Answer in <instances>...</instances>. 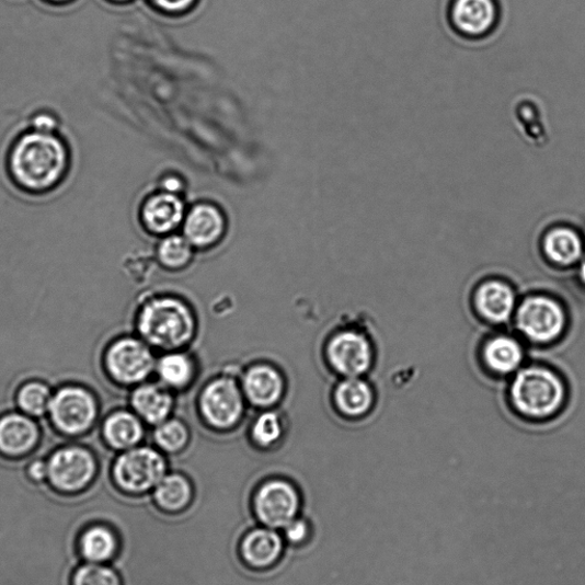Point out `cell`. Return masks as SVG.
<instances>
[{"label": "cell", "instance_id": "obj_1", "mask_svg": "<svg viewBox=\"0 0 585 585\" xmlns=\"http://www.w3.org/2000/svg\"><path fill=\"white\" fill-rule=\"evenodd\" d=\"M67 151L60 139L51 133L33 131L15 146L11 167L13 175L30 190H46L64 174Z\"/></svg>", "mask_w": 585, "mask_h": 585}, {"label": "cell", "instance_id": "obj_2", "mask_svg": "<svg viewBox=\"0 0 585 585\" xmlns=\"http://www.w3.org/2000/svg\"><path fill=\"white\" fill-rule=\"evenodd\" d=\"M138 330L151 347L174 352L194 337L195 318L192 310L177 299H153L141 309Z\"/></svg>", "mask_w": 585, "mask_h": 585}, {"label": "cell", "instance_id": "obj_3", "mask_svg": "<svg viewBox=\"0 0 585 585\" xmlns=\"http://www.w3.org/2000/svg\"><path fill=\"white\" fill-rule=\"evenodd\" d=\"M169 472L168 457L147 445L121 451L112 464L114 484L121 492L133 496L152 493Z\"/></svg>", "mask_w": 585, "mask_h": 585}, {"label": "cell", "instance_id": "obj_4", "mask_svg": "<svg viewBox=\"0 0 585 585\" xmlns=\"http://www.w3.org/2000/svg\"><path fill=\"white\" fill-rule=\"evenodd\" d=\"M516 410L534 418L551 416L562 406L564 387L552 370L543 367H528L518 370L511 388Z\"/></svg>", "mask_w": 585, "mask_h": 585}, {"label": "cell", "instance_id": "obj_5", "mask_svg": "<svg viewBox=\"0 0 585 585\" xmlns=\"http://www.w3.org/2000/svg\"><path fill=\"white\" fill-rule=\"evenodd\" d=\"M47 483L66 495L87 491L96 480L100 461L94 451L82 445H66L46 458Z\"/></svg>", "mask_w": 585, "mask_h": 585}, {"label": "cell", "instance_id": "obj_6", "mask_svg": "<svg viewBox=\"0 0 585 585\" xmlns=\"http://www.w3.org/2000/svg\"><path fill=\"white\" fill-rule=\"evenodd\" d=\"M252 512L259 525L283 530L302 513L301 491L289 478H265L253 492Z\"/></svg>", "mask_w": 585, "mask_h": 585}, {"label": "cell", "instance_id": "obj_7", "mask_svg": "<svg viewBox=\"0 0 585 585\" xmlns=\"http://www.w3.org/2000/svg\"><path fill=\"white\" fill-rule=\"evenodd\" d=\"M48 413L57 429L68 436L85 434L97 414L93 394L81 387H65L51 398Z\"/></svg>", "mask_w": 585, "mask_h": 585}, {"label": "cell", "instance_id": "obj_8", "mask_svg": "<svg viewBox=\"0 0 585 585\" xmlns=\"http://www.w3.org/2000/svg\"><path fill=\"white\" fill-rule=\"evenodd\" d=\"M150 345L144 340L123 337L114 342L105 355V365L114 380L123 385L146 381L156 369Z\"/></svg>", "mask_w": 585, "mask_h": 585}, {"label": "cell", "instance_id": "obj_9", "mask_svg": "<svg viewBox=\"0 0 585 585\" xmlns=\"http://www.w3.org/2000/svg\"><path fill=\"white\" fill-rule=\"evenodd\" d=\"M244 392L230 378H219L203 390L199 408L205 421L218 431H229L241 421L244 409Z\"/></svg>", "mask_w": 585, "mask_h": 585}, {"label": "cell", "instance_id": "obj_10", "mask_svg": "<svg viewBox=\"0 0 585 585\" xmlns=\"http://www.w3.org/2000/svg\"><path fill=\"white\" fill-rule=\"evenodd\" d=\"M518 330L530 341L550 343L565 326V313L560 303L549 297H531L517 309Z\"/></svg>", "mask_w": 585, "mask_h": 585}, {"label": "cell", "instance_id": "obj_11", "mask_svg": "<svg viewBox=\"0 0 585 585\" xmlns=\"http://www.w3.org/2000/svg\"><path fill=\"white\" fill-rule=\"evenodd\" d=\"M500 13L497 0H450L448 21L463 38L483 39L496 31Z\"/></svg>", "mask_w": 585, "mask_h": 585}, {"label": "cell", "instance_id": "obj_12", "mask_svg": "<svg viewBox=\"0 0 585 585\" xmlns=\"http://www.w3.org/2000/svg\"><path fill=\"white\" fill-rule=\"evenodd\" d=\"M328 357L336 374L344 378H360L370 368L374 352L365 335L343 331L330 341Z\"/></svg>", "mask_w": 585, "mask_h": 585}, {"label": "cell", "instance_id": "obj_13", "mask_svg": "<svg viewBox=\"0 0 585 585\" xmlns=\"http://www.w3.org/2000/svg\"><path fill=\"white\" fill-rule=\"evenodd\" d=\"M286 542L280 530L257 525L250 528L239 542V555L254 571H267L282 560Z\"/></svg>", "mask_w": 585, "mask_h": 585}, {"label": "cell", "instance_id": "obj_14", "mask_svg": "<svg viewBox=\"0 0 585 585\" xmlns=\"http://www.w3.org/2000/svg\"><path fill=\"white\" fill-rule=\"evenodd\" d=\"M226 231V217L221 208L203 202L187 210L183 221V236L194 248L204 249L217 244Z\"/></svg>", "mask_w": 585, "mask_h": 585}, {"label": "cell", "instance_id": "obj_15", "mask_svg": "<svg viewBox=\"0 0 585 585\" xmlns=\"http://www.w3.org/2000/svg\"><path fill=\"white\" fill-rule=\"evenodd\" d=\"M187 208L179 194L161 191L144 203L141 218L146 228L154 234L168 236L183 225Z\"/></svg>", "mask_w": 585, "mask_h": 585}, {"label": "cell", "instance_id": "obj_16", "mask_svg": "<svg viewBox=\"0 0 585 585\" xmlns=\"http://www.w3.org/2000/svg\"><path fill=\"white\" fill-rule=\"evenodd\" d=\"M39 443L37 424L21 414L0 418V457L21 460L34 454Z\"/></svg>", "mask_w": 585, "mask_h": 585}, {"label": "cell", "instance_id": "obj_17", "mask_svg": "<svg viewBox=\"0 0 585 585\" xmlns=\"http://www.w3.org/2000/svg\"><path fill=\"white\" fill-rule=\"evenodd\" d=\"M77 549L83 563L112 564L119 552L121 538L112 525L95 521L79 534Z\"/></svg>", "mask_w": 585, "mask_h": 585}, {"label": "cell", "instance_id": "obj_18", "mask_svg": "<svg viewBox=\"0 0 585 585\" xmlns=\"http://www.w3.org/2000/svg\"><path fill=\"white\" fill-rule=\"evenodd\" d=\"M242 388L252 405L268 409L277 404L282 398L284 381L276 368L260 364L246 371Z\"/></svg>", "mask_w": 585, "mask_h": 585}, {"label": "cell", "instance_id": "obj_19", "mask_svg": "<svg viewBox=\"0 0 585 585\" xmlns=\"http://www.w3.org/2000/svg\"><path fill=\"white\" fill-rule=\"evenodd\" d=\"M474 303L487 321L503 324L509 321L516 310V295L509 285L501 280H490L478 288Z\"/></svg>", "mask_w": 585, "mask_h": 585}, {"label": "cell", "instance_id": "obj_20", "mask_svg": "<svg viewBox=\"0 0 585 585\" xmlns=\"http://www.w3.org/2000/svg\"><path fill=\"white\" fill-rule=\"evenodd\" d=\"M151 495L159 509L168 514H180L191 507L195 489L187 474L170 471Z\"/></svg>", "mask_w": 585, "mask_h": 585}, {"label": "cell", "instance_id": "obj_21", "mask_svg": "<svg viewBox=\"0 0 585 585\" xmlns=\"http://www.w3.org/2000/svg\"><path fill=\"white\" fill-rule=\"evenodd\" d=\"M168 390L163 385L145 383L138 387L130 399L136 414L154 427L169 420L173 410V397Z\"/></svg>", "mask_w": 585, "mask_h": 585}, {"label": "cell", "instance_id": "obj_22", "mask_svg": "<svg viewBox=\"0 0 585 585\" xmlns=\"http://www.w3.org/2000/svg\"><path fill=\"white\" fill-rule=\"evenodd\" d=\"M145 437L141 418L137 414L121 411L112 414L103 425L106 445L116 451H124L140 445Z\"/></svg>", "mask_w": 585, "mask_h": 585}, {"label": "cell", "instance_id": "obj_23", "mask_svg": "<svg viewBox=\"0 0 585 585\" xmlns=\"http://www.w3.org/2000/svg\"><path fill=\"white\" fill-rule=\"evenodd\" d=\"M483 357L494 374L508 376L519 370L524 352L514 337L498 335L486 343Z\"/></svg>", "mask_w": 585, "mask_h": 585}, {"label": "cell", "instance_id": "obj_24", "mask_svg": "<svg viewBox=\"0 0 585 585\" xmlns=\"http://www.w3.org/2000/svg\"><path fill=\"white\" fill-rule=\"evenodd\" d=\"M335 404L345 416L359 417L374 404V391L360 378H345L335 389Z\"/></svg>", "mask_w": 585, "mask_h": 585}, {"label": "cell", "instance_id": "obj_25", "mask_svg": "<svg viewBox=\"0 0 585 585\" xmlns=\"http://www.w3.org/2000/svg\"><path fill=\"white\" fill-rule=\"evenodd\" d=\"M543 251L550 261L566 267L581 260L583 246L575 231L565 227H557L546 233Z\"/></svg>", "mask_w": 585, "mask_h": 585}, {"label": "cell", "instance_id": "obj_26", "mask_svg": "<svg viewBox=\"0 0 585 585\" xmlns=\"http://www.w3.org/2000/svg\"><path fill=\"white\" fill-rule=\"evenodd\" d=\"M156 370L159 380L169 390L187 387L195 376V365L192 358L175 352H170L159 359Z\"/></svg>", "mask_w": 585, "mask_h": 585}, {"label": "cell", "instance_id": "obj_27", "mask_svg": "<svg viewBox=\"0 0 585 585\" xmlns=\"http://www.w3.org/2000/svg\"><path fill=\"white\" fill-rule=\"evenodd\" d=\"M154 447L167 457L182 454L191 445V433L185 424L179 420H167L157 425L152 434Z\"/></svg>", "mask_w": 585, "mask_h": 585}, {"label": "cell", "instance_id": "obj_28", "mask_svg": "<svg viewBox=\"0 0 585 585\" xmlns=\"http://www.w3.org/2000/svg\"><path fill=\"white\" fill-rule=\"evenodd\" d=\"M284 435L279 415L275 412H264L254 422L251 429L252 444L261 450L277 448Z\"/></svg>", "mask_w": 585, "mask_h": 585}, {"label": "cell", "instance_id": "obj_29", "mask_svg": "<svg viewBox=\"0 0 585 585\" xmlns=\"http://www.w3.org/2000/svg\"><path fill=\"white\" fill-rule=\"evenodd\" d=\"M194 246L187 238L181 234L171 233L162 239L157 249L158 260L169 269L184 267L193 257Z\"/></svg>", "mask_w": 585, "mask_h": 585}, {"label": "cell", "instance_id": "obj_30", "mask_svg": "<svg viewBox=\"0 0 585 585\" xmlns=\"http://www.w3.org/2000/svg\"><path fill=\"white\" fill-rule=\"evenodd\" d=\"M71 585H123V581L112 564L81 563L72 573Z\"/></svg>", "mask_w": 585, "mask_h": 585}, {"label": "cell", "instance_id": "obj_31", "mask_svg": "<svg viewBox=\"0 0 585 585\" xmlns=\"http://www.w3.org/2000/svg\"><path fill=\"white\" fill-rule=\"evenodd\" d=\"M49 388L39 381L24 385L18 393L20 409L31 416H42L48 412L51 402Z\"/></svg>", "mask_w": 585, "mask_h": 585}, {"label": "cell", "instance_id": "obj_32", "mask_svg": "<svg viewBox=\"0 0 585 585\" xmlns=\"http://www.w3.org/2000/svg\"><path fill=\"white\" fill-rule=\"evenodd\" d=\"M280 531L287 546L302 547L311 539L312 524L309 517L301 513Z\"/></svg>", "mask_w": 585, "mask_h": 585}, {"label": "cell", "instance_id": "obj_33", "mask_svg": "<svg viewBox=\"0 0 585 585\" xmlns=\"http://www.w3.org/2000/svg\"><path fill=\"white\" fill-rule=\"evenodd\" d=\"M158 10L169 14H181L190 11L196 0H150Z\"/></svg>", "mask_w": 585, "mask_h": 585}, {"label": "cell", "instance_id": "obj_34", "mask_svg": "<svg viewBox=\"0 0 585 585\" xmlns=\"http://www.w3.org/2000/svg\"><path fill=\"white\" fill-rule=\"evenodd\" d=\"M25 473L35 484L47 483V462L43 458L28 459L25 466Z\"/></svg>", "mask_w": 585, "mask_h": 585}, {"label": "cell", "instance_id": "obj_35", "mask_svg": "<svg viewBox=\"0 0 585 585\" xmlns=\"http://www.w3.org/2000/svg\"><path fill=\"white\" fill-rule=\"evenodd\" d=\"M36 127L39 131L50 133L56 127V122L49 116H39L36 119Z\"/></svg>", "mask_w": 585, "mask_h": 585}, {"label": "cell", "instance_id": "obj_36", "mask_svg": "<svg viewBox=\"0 0 585 585\" xmlns=\"http://www.w3.org/2000/svg\"><path fill=\"white\" fill-rule=\"evenodd\" d=\"M580 277L582 282L585 284V259L581 261Z\"/></svg>", "mask_w": 585, "mask_h": 585}, {"label": "cell", "instance_id": "obj_37", "mask_svg": "<svg viewBox=\"0 0 585 585\" xmlns=\"http://www.w3.org/2000/svg\"><path fill=\"white\" fill-rule=\"evenodd\" d=\"M117 2H126V0H117Z\"/></svg>", "mask_w": 585, "mask_h": 585}]
</instances>
